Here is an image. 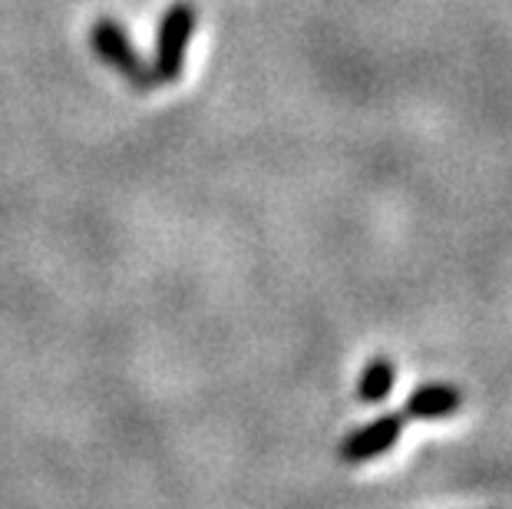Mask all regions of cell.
<instances>
[{
	"mask_svg": "<svg viewBox=\"0 0 512 509\" xmlns=\"http://www.w3.org/2000/svg\"><path fill=\"white\" fill-rule=\"evenodd\" d=\"M90 47L100 57L106 67H113L119 77H123L133 90H156V77H152V67L139 57L133 37L126 34L123 24L113 17H100L90 27Z\"/></svg>",
	"mask_w": 512,
	"mask_h": 509,
	"instance_id": "cell-1",
	"label": "cell"
},
{
	"mask_svg": "<svg viewBox=\"0 0 512 509\" xmlns=\"http://www.w3.org/2000/svg\"><path fill=\"white\" fill-rule=\"evenodd\" d=\"M192 30H195V7L189 0H176L162 14L156 30V53H152V77H156V83H179Z\"/></svg>",
	"mask_w": 512,
	"mask_h": 509,
	"instance_id": "cell-2",
	"label": "cell"
},
{
	"mask_svg": "<svg viewBox=\"0 0 512 509\" xmlns=\"http://www.w3.org/2000/svg\"><path fill=\"white\" fill-rule=\"evenodd\" d=\"M403 427H407V417H403L400 410H387V414L374 417L370 424L347 433L341 443V460L357 467V463L384 457V453L397 447V440L403 437Z\"/></svg>",
	"mask_w": 512,
	"mask_h": 509,
	"instance_id": "cell-3",
	"label": "cell"
},
{
	"mask_svg": "<svg viewBox=\"0 0 512 509\" xmlns=\"http://www.w3.org/2000/svg\"><path fill=\"white\" fill-rule=\"evenodd\" d=\"M463 410V391L456 384H420L403 400L400 414L407 420H446Z\"/></svg>",
	"mask_w": 512,
	"mask_h": 509,
	"instance_id": "cell-4",
	"label": "cell"
},
{
	"mask_svg": "<svg viewBox=\"0 0 512 509\" xmlns=\"http://www.w3.org/2000/svg\"><path fill=\"white\" fill-rule=\"evenodd\" d=\"M397 384V364L394 357L380 354L374 361H367L361 381H357V400L361 404H384Z\"/></svg>",
	"mask_w": 512,
	"mask_h": 509,
	"instance_id": "cell-5",
	"label": "cell"
}]
</instances>
